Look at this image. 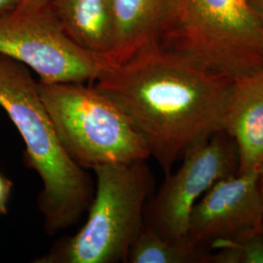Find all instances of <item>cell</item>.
I'll list each match as a JSON object with an SVG mask.
<instances>
[{
    "mask_svg": "<svg viewBox=\"0 0 263 263\" xmlns=\"http://www.w3.org/2000/svg\"><path fill=\"white\" fill-rule=\"evenodd\" d=\"M51 0H22L15 10L19 11H37L46 8Z\"/></svg>",
    "mask_w": 263,
    "mask_h": 263,
    "instance_id": "15",
    "label": "cell"
},
{
    "mask_svg": "<svg viewBox=\"0 0 263 263\" xmlns=\"http://www.w3.org/2000/svg\"><path fill=\"white\" fill-rule=\"evenodd\" d=\"M114 21V45L109 66L130 60L158 43L168 0H109Z\"/></svg>",
    "mask_w": 263,
    "mask_h": 263,
    "instance_id": "10",
    "label": "cell"
},
{
    "mask_svg": "<svg viewBox=\"0 0 263 263\" xmlns=\"http://www.w3.org/2000/svg\"><path fill=\"white\" fill-rule=\"evenodd\" d=\"M93 172L97 183L84 226L33 262L127 263L145 227L144 211L154 191V176L146 160L97 167Z\"/></svg>",
    "mask_w": 263,
    "mask_h": 263,
    "instance_id": "4",
    "label": "cell"
},
{
    "mask_svg": "<svg viewBox=\"0 0 263 263\" xmlns=\"http://www.w3.org/2000/svg\"><path fill=\"white\" fill-rule=\"evenodd\" d=\"M234 141L216 133L185 153L176 172L166 175L144 211L145 227L169 240L188 237L189 219L198 201L220 179L238 174Z\"/></svg>",
    "mask_w": 263,
    "mask_h": 263,
    "instance_id": "7",
    "label": "cell"
},
{
    "mask_svg": "<svg viewBox=\"0 0 263 263\" xmlns=\"http://www.w3.org/2000/svg\"><path fill=\"white\" fill-rule=\"evenodd\" d=\"M22 0H0V17L13 12L19 6Z\"/></svg>",
    "mask_w": 263,
    "mask_h": 263,
    "instance_id": "16",
    "label": "cell"
},
{
    "mask_svg": "<svg viewBox=\"0 0 263 263\" xmlns=\"http://www.w3.org/2000/svg\"><path fill=\"white\" fill-rule=\"evenodd\" d=\"M158 43L230 80L263 68L262 27L247 0H168Z\"/></svg>",
    "mask_w": 263,
    "mask_h": 263,
    "instance_id": "3",
    "label": "cell"
},
{
    "mask_svg": "<svg viewBox=\"0 0 263 263\" xmlns=\"http://www.w3.org/2000/svg\"><path fill=\"white\" fill-rule=\"evenodd\" d=\"M262 47H263V28H262Z\"/></svg>",
    "mask_w": 263,
    "mask_h": 263,
    "instance_id": "19",
    "label": "cell"
},
{
    "mask_svg": "<svg viewBox=\"0 0 263 263\" xmlns=\"http://www.w3.org/2000/svg\"><path fill=\"white\" fill-rule=\"evenodd\" d=\"M13 182L0 174V215L7 213V203L9 200Z\"/></svg>",
    "mask_w": 263,
    "mask_h": 263,
    "instance_id": "14",
    "label": "cell"
},
{
    "mask_svg": "<svg viewBox=\"0 0 263 263\" xmlns=\"http://www.w3.org/2000/svg\"><path fill=\"white\" fill-rule=\"evenodd\" d=\"M247 2L263 28V0H247Z\"/></svg>",
    "mask_w": 263,
    "mask_h": 263,
    "instance_id": "17",
    "label": "cell"
},
{
    "mask_svg": "<svg viewBox=\"0 0 263 263\" xmlns=\"http://www.w3.org/2000/svg\"><path fill=\"white\" fill-rule=\"evenodd\" d=\"M48 8L76 44L108 64L114 45L109 0H51Z\"/></svg>",
    "mask_w": 263,
    "mask_h": 263,
    "instance_id": "11",
    "label": "cell"
},
{
    "mask_svg": "<svg viewBox=\"0 0 263 263\" xmlns=\"http://www.w3.org/2000/svg\"><path fill=\"white\" fill-rule=\"evenodd\" d=\"M223 131L235 142L238 174L260 171L263 165V68L232 81Z\"/></svg>",
    "mask_w": 263,
    "mask_h": 263,
    "instance_id": "9",
    "label": "cell"
},
{
    "mask_svg": "<svg viewBox=\"0 0 263 263\" xmlns=\"http://www.w3.org/2000/svg\"><path fill=\"white\" fill-rule=\"evenodd\" d=\"M38 91L61 143L82 169L129 165L151 157L126 114L95 86L38 81Z\"/></svg>",
    "mask_w": 263,
    "mask_h": 263,
    "instance_id": "5",
    "label": "cell"
},
{
    "mask_svg": "<svg viewBox=\"0 0 263 263\" xmlns=\"http://www.w3.org/2000/svg\"><path fill=\"white\" fill-rule=\"evenodd\" d=\"M232 81L156 43L108 66L94 86L121 108L168 175L189 149L223 131Z\"/></svg>",
    "mask_w": 263,
    "mask_h": 263,
    "instance_id": "1",
    "label": "cell"
},
{
    "mask_svg": "<svg viewBox=\"0 0 263 263\" xmlns=\"http://www.w3.org/2000/svg\"><path fill=\"white\" fill-rule=\"evenodd\" d=\"M211 250L189 237L169 240L144 227L133 245L127 263H211Z\"/></svg>",
    "mask_w": 263,
    "mask_h": 263,
    "instance_id": "12",
    "label": "cell"
},
{
    "mask_svg": "<svg viewBox=\"0 0 263 263\" xmlns=\"http://www.w3.org/2000/svg\"><path fill=\"white\" fill-rule=\"evenodd\" d=\"M260 171L220 179L193 208L187 236L211 250L215 245L263 232Z\"/></svg>",
    "mask_w": 263,
    "mask_h": 263,
    "instance_id": "8",
    "label": "cell"
},
{
    "mask_svg": "<svg viewBox=\"0 0 263 263\" xmlns=\"http://www.w3.org/2000/svg\"><path fill=\"white\" fill-rule=\"evenodd\" d=\"M0 106L24 140L26 166L41 180L37 205L45 232L54 235L74 226L94 197L93 179L65 151L29 68L1 54Z\"/></svg>",
    "mask_w": 263,
    "mask_h": 263,
    "instance_id": "2",
    "label": "cell"
},
{
    "mask_svg": "<svg viewBox=\"0 0 263 263\" xmlns=\"http://www.w3.org/2000/svg\"><path fill=\"white\" fill-rule=\"evenodd\" d=\"M259 185H260V191H261L263 199V165L260 169V174H259Z\"/></svg>",
    "mask_w": 263,
    "mask_h": 263,
    "instance_id": "18",
    "label": "cell"
},
{
    "mask_svg": "<svg viewBox=\"0 0 263 263\" xmlns=\"http://www.w3.org/2000/svg\"><path fill=\"white\" fill-rule=\"evenodd\" d=\"M0 54L28 66L44 83L96 81L109 66L68 37L48 6L0 17Z\"/></svg>",
    "mask_w": 263,
    "mask_h": 263,
    "instance_id": "6",
    "label": "cell"
},
{
    "mask_svg": "<svg viewBox=\"0 0 263 263\" xmlns=\"http://www.w3.org/2000/svg\"><path fill=\"white\" fill-rule=\"evenodd\" d=\"M211 263H263V232L211 248Z\"/></svg>",
    "mask_w": 263,
    "mask_h": 263,
    "instance_id": "13",
    "label": "cell"
}]
</instances>
